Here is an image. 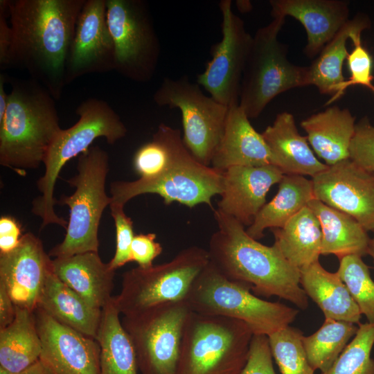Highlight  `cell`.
Listing matches in <instances>:
<instances>
[{"label":"cell","mask_w":374,"mask_h":374,"mask_svg":"<svg viewBox=\"0 0 374 374\" xmlns=\"http://www.w3.org/2000/svg\"><path fill=\"white\" fill-rule=\"evenodd\" d=\"M86 0H8L12 42L7 68L27 71L55 100L66 83L76 22Z\"/></svg>","instance_id":"cell-1"},{"label":"cell","mask_w":374,"mask_h":374,"mask_svg":"<svg viewBox=\"0 0 374 374\" xmlns=\"http://www.w3.org/2000/svg\"><path fill=\"white\" fill-rule=\"evenodd\" d=\"M217 229L209 240V261L224 276L249 286L256 296H276L301 310L308 307L300 285L301 271L274 244L264 245L248 235L233 217L213 208Z\"/></svg>","instance_id":"cell-2"},{"label":"cell","mask_w":374,"mask_h":374,"mask_svg":"<svg viewBox=\"0 0 374 374\" xmlns=\"http://www.w3.org/2000/svg\"><path fill=\"white\" fill-rule=\"evenodd\" d=\"M11 91L0 121V164L24 176L37 169L62 130L55 99L37 81L10 78Z\"/></svg>","instance_id":"cell-3"},{"label":"cell","mask_w":374,"mask_h":374,"mask_svg":"<svg viewBox=\"0 0 374 374\" xmlns=\"http://www.w3.org/2000/svg\"><path fill=\"white\" fill-rule=\"evenodd\" d=\"M75 113L78 121L58 134L44 159V174L37 181L40 195L33 199L31 211L42 219L41 229L51 224L67 228L68 222L54 210V188L62 167L87 150L96 139L104 137L107 143L114 144L127 132L118 114L103 100L89 98L77 107Z\"/></svg>","instance_id":"cell-4"},{"label":"cell","mask_w":374,"mask_h":374,"mask_svg":"<svg viewBox=\"0 0 374 374\" xmlns=\"http://www.w3.org/2000/svg\"><path fill=\"white\" fill-rule=\"evenodd\" d=\"M251 291L247 285L224 276L209 261L186 301L193 312L242 321L253 335L269 336L295 320L298 310L260 299Z\"/></svg>","instance_id":"cell-5"},{"label":"cell","mask_w":374,"mask_h":374,"mask_svg":"<svg viewBox=\"0 0 374 374\" xmlns=\"http://www.w3.org/2000/svg\"><path fill=\"white\" fill-rule=\"evenodd\" d=\"M76 175L66 180L75 188L71 195H62L57 204L69 208V218L64 240L48 254L69 257L86 252L98 253V227L105 208L112 203L105 191L109 172L108 153L92 145L78 156Z\"/></svg>","instance_id":"cell-6"},{"label":"cell","mask_w":374,"mask_h":374,"mask_svg":"<svg viewBox=\"0 0 374 374\" xmlns=\"http://www.w3.org/2000/svg\"><path fill=\"white\" fill-rule=\"evenodd\" d=\"M253 336L242 321L192 312L184 329L177 374H240Z\"/></svg>","instance_id":"cell-7"},{"label":"cell","mask_w":374,"mask_h":374,"mask_svg":"<svg viewBox=\"0 0 374 374\" xmlns=\"http://www.w3.org/2000/svg\"><path fill=\"white\" fill-rule=\"evenodd\" d=\"M285 21V17H274L253 36L239 99V106L249 118H257L280 93L307 86V66L292 63L287 46L278 39Z\"/></svg>","instance_id":"cell-8"},{"label":"cell","mask_w":374,"mask_h":374,"mask_svg":"<svg viewBox=\"0 0 374 374\" xmlns=\"http://www.w3.org/2000/svg\"><path fill=\"white\" fill-rule=\"evenodd\" d=\"M208 262L207 250L191 246L169 262L127 270L123 274L120 294L114 296L115 305L121 314L127 317L157 305L186 301L195 280Z\"/></svg>","instance_id":"cell-9"},{"label":"cell","mask_w":374,"mask_h":374,"mask_svg":"<svg viewBox=\"0 0 374 374\" xmlns=\"http://www.w3.org/2000/svg\"><path fill=\"white\" fill-rule=\"evenodd\" d=\"M192 312L186 301L123 317L141 374H177L185 326Z\"/></svg>","instance_id":"cell-10"},{"label":"cell","mask_w":374,"mask_h":374,"mask_svg":"<svg viewBox=\"0 0 374 374\" xmlns=\"http://www.w3.org/2000/svg\"><path fill=\"white\" fill-rule=\"evenodd\" d=\"M107 20L114 45V70L137 82L150 81L161 53L147 3L107 0Z\"/></svg>","instance_id":"cell-11"},{"label":"cell","mask_w":374,"mask_h":374,"mask_svg":"<svg viewBox=\"0 0 374 374\" xmlns=\"http://www.w3.org/2000/svg\"><path fill=\"white\" fill-rule=\"evenodd\" d=\"M153 99L159 106L180 110L186 147L197 161L211 166L229 107L204 94L186 75L177 79L165 78Z\"/></svg>","instance_id":"cell-12"},{"label":"cell","mask_w":374,"mask_h":374,"mask_svg":"<svg viewBox=\"0 0 374 374\" xmlns=\"http://www.w3.org/2000/svg\"><path fill=\"white\" fill-rule=\"evenodd\" d=\"M223 171L205 166L189 152L158 179L116 181L110 185L112 203L123 206L143 194L159 195L166 205L177 202L193 208L206 204L212 208V197L220 195Z\"/></svg>","instance_id":"cell-13"},{"label":"cell","mask_w":374,"mask_h":374,"mask_svg":"<svg viewBox=\"0 0 374 374\" xmlns=\"http://www.w3.org/2000/svg\"><path fill=\"white\" fill-rule=\"evenodd\" d=\"M230 0H222V39L213 46L211 59L197 75V83L210 96L227 106L239 105L241 81L253 36L232 10Z\"/></svg>","instance_id":"cell-14"},{"label":"cell","mask_w":374,"mask_h":374,"mask_svg":"<svg viewBox=\"0 0 374 374\" xmlns=\"http://www.w3.org/2000/svg\"><path fill=\"white\" fill-rule=\"evenodd\" d=\"M315 199L353 217L374 232V173L346 159L312 177Z\"/></svg>","instance_id":"cell-15"},{"label":"cell","mask_w":374,"mask_h":374,"mask_svg":"<svg viewBox=\"0 0 374 374\" xmlns=\"http://www.w3.org/2000/svg\"><path fill=\"white\" fill-rule=\"evenodd\" d=\"M34 315L42 346L39 360L51 374H100L96 339L58 322L39 308Z\"/></svg>","instance_id":"cell-16"},{"label":"cell","mask_w":374,"mask_h":374,"mask_svg":"<svg viewBox=\"0 0 374 374\" xmlns=\"http://www.w3.org/2000/svg\"><path fill=\"white\" fill-rule=\"evenodd\" d=\"M114 70V45L107 0H86L78 17L66 62V85L89 73Z\"/></svg>","instance_id":"cell-17"},{"label":"cell","mask_w":374,"mask_h":374,"mask_svg":"<svg viewBox=\"0 0 374 374\" xmlns=\"http://www.w3.org/2000/svg\"><path fill=\"white\" fill-rule=\"evenodd\" d=\"M41 240L33 233L23 235L12 251L0 253V283L15 305L34 312L51 271L53 260Z\"/></svg>","instance_id":"cell-18"},{"label":"cell","mask_w":374,"mask_h":374,"mask_svg":"<svg viewBox=\"0 0 374 374\" xmlns=\"http://www.w3.org/2000/svg\"><path fill=\"white\" fill-rule=\"evenodd\" d=\"M283 175L271 164L227 168L223 171L217 209L249 227L266 204L268 191Z\"/></svg>","instance_id":"cell-19"},{"label":"cell","mask_w":374,"mask_h":374,"mask_svg":"<svg viewBox=\"0 0 374 374\" xmlns=\"http://www.w3.org/2000/svg\"><path fill=\"white\" fill-rule=\"evenodd\" d=\"M272 17L287 16L299 21L307 33L304 54L318 55L349 20V3L344 0H271Z\"/></svg>","instance_id":"cell-20"},{"label":"cell","mask_w":374,"mask_h":374,"mask_svg":"<svg viewBox=\"0 0 374 374\" xmlns=\"http://www.w3.org/2000/svg\"><path fill=\"white\" fill-rule=\"evenodd\" d=\"M269 164H271V153L262 134L253 128L239 105L229 107L222 134L211 166L224 171L233 166Z\"/></svg>","instance_id":"cell-21"},{"label":"cell","mask_w":374,"mask_h":374,"mask_svg":"<svg viewBox=\"0 0 374 374\" xmlns=\"http://www.w3.org/2000/svg\"><path fill=\"white\" fill-rule=\"evenodd\" d=\"M261 134L269 149L271 165L283 175L313 177L328 168L314 155L307 136L299 132L292 114L279 113Z\"/></svg>","instance_id":"cell-22"},{"label":"cell","mask_w":374,"mask_h":374,"mask_svg":"<svg viewBox=\"0 0 374 374\" xmlns=\"http://www.w3.org/2000/svg\"><path fill=\"white\" fill-rule=\"evenodd\" d=\"M53 271L92 307L102 310L112 299L115 270L97 252L53 259Z\"/></svg>","instance_id":"cell-23"},{"label":"cell","mask_w":374,"mask_h":374,"mask_svg":"<svg viewBox=\"0 0 374 374\" xmlns=\"http://www.w3.org/2000/svg\"><path fill=\"white\" fill-rule=\"evenodd\" d=\"M370 26L371 21L366 15L358 13L349 19L307 66V86L314 85L321 94L332 96L326 105L342 96L341 89L346 80L343 65L348 55L347 41L361 36Z\"/></svg>","instance_id":"cell-24"},{"label":"cell","mask_w":374,"mask_h":374,"mask_svg":"<svg viewBox=\"0 0 374 374\" xmlns=\"http://www.w3.org/2000/svg\"><path fill=\"white\" fill-rule=\"evenodd\" d=\"M355 125V118L350 110L336 105L312 114L301 123L309 144L328 166L349 158Z\"/></svg>","instance_id":"cell-25"},{"label":"cell","mask_w":374,"mask_h":374,"mask_svg":"<svg viewBox=\"0 0 374 374\" xmlns=\"http://www.w3.org/2000/svg\"><path fill=\"white\" fill-rule=\"evenodd\" d=\"M37 308L58 322L93 339H96L102 310L90 305L62 282L53 270L42 290Z\"/></svg>","instance_id":"cell-26"},{"label":"cell","mask_w":374,"mask_h":374,"mask_svg":"<svg viewBox=\"0 0 374 374\" xmlns=\"http://www.w3.org/2000/svg\"><path fill=\"white\" fill-rule=\"evenodd\" d=\"M300 271L301 287L325 319L360 323L359 309L337 272L328 271L319 261Z\"/></svg>","instance_id":"cell-27"},{"label":"cell","mask_w":374,"mask_h":374,"mask_svg":"<svg viewBox=\"0 0 374 374\" xmlns=\"http://www.w3.org/2000/svg\"><path fill=\"white\" fill-rule=\"evenodd\" d=\"M308 206L319 221L321 255L332 254L339 260L349 255L368 254L371 238L365 229L351 215L314 198Z\"/></svg>","instance_id":"cell-28"},{"label":"cell","mask_w":374,"mask_h":374,"mask_svg":"<svg viewBox=\"0 0 374 374\" xmlns=\"http://www.w3.org/2000/svg\"><path fill=\"white\" fill-rule=\"evenodd\" d=\"M314 198L312 180L301 175H284L276 195L260 209L247 233L255 240L262 238L266 229L282 228Z\"/></svg>","instance_id":"cell-29"},{"label":"cell","mask_w":374,"mask_h":374,"mask_svg":"<svg viewBox=\"0 0 374 374\" xmlns=\"http://www.w3.org/2000/svg\"><path fill=\"white\" fill-rule=\"evenodd\" d=\"M274 244L286 260L299 270L319 261L322 232L319 220L306 206L282 228L271 229Z\"/></svg>","instance_id":"cell-30"},{"label":"cell","mask_w":374,"mask_h":374,"mask_svg":"<svg viewBox=\"0 0 374 374\" xmlns=\"http://www.w3.org/2000/svg\"><path fill=\"white\" fill-rule=\"evenodd\" d=\"M120 314L113 296L102 309L96 339L100 348V374H139L136 353Z\"/></svg>","instance_id":"cell-31"},{"label":"cell","mask_w":374,"mask_h":374,"mask_svg":"<svg viewBox=\"0 0 374 374\" xmlns=\"http://www.w3.org/2000/svg\"><path fill=\"white\" fill-rule=\"evenodd\" d=\"M41 350L34 312L16 305L15 319L0 330V367L17 374L37 361Z\"/></svg>","instance_id":"cell-32"},{"label":"cell","mask_w":374,"mask_h":374,"mask_svg":"<svg viewBox=\"0 0 374 374\" xmlns=\"http://www.w3.org/2000/svg\"><path fill=\"white\" fill-rule=\"evenodd\" d=\"M189 150L181 132L166 124H160L151 141L142 145L133 157V167L139 179H158L180 161Z\"/></svg>","instance_id":"cell-33"},{"label":"cell","mask_w":374,"mask_h":374,"mask_svg":"<svg viewBox=\"0 0 374 374\" xmlns=\"http://www.w3.org/2000/svg\"><path fill=\"white\" fill-rule=\"evenodd\" d=\"M359 325L325 319L323 325L310 336H303V346L310 365L321 373L327 371L354 337Z\"/></svg>","instance_id":"cell-34"},{"label":"cell","mask_w":374,"mask_h":374,"mask_svg":"<svg viewBox=\"0 0 374 374\" xmlns=\"http://www.w3.org/2000/svg\"><path fill=\"white\" fill-rule=\"evenodd\" d=\"M303 332L288 326L268 336L270 350L281 374H314L302 342Z\"/></svg>","instance_id":"cell-35"},{"label":"cell","mask_w":374,"mask_h":374,"mask_svg":"<svg viewBox=\"0 0 374 374\" xmlns=\"http://www.w3.org/2000/svg\"><path fill=\"white\" fill-rule=\"evenodd\" d=\"M346 285L362 314L368 322L374 323V281L368 267L357 255H349L339 259L337 271Z\"/></svg>","instance_id":"cell-36"},{"label":"cell","mask_w":374,"mask_h":374,"mask_svg":"<svg viewBox=\"0 0 374 374\" xmlns=\"http://www.w3.org/2000/svg\"><path fill=\"white\" fill-rule=\"evenodd\" d=\"M374 345V323L359 324L357 332L332 366L321 374H374L371 354Z\"/></svg>","instance_id":"cell-37"},{"label":"cell","mask_w":374,"mask_h":374,"mask_svg":"<svg viewBox=\"0 0 374 374\" xmlns=\"http://www.w3.org/2000/svg\"><path fill=\"white\" fill-rule=\"evenodd\" d=\"M353 48L346 57L350 78L345 80L341 93L344 95L347 88L361 85L368 88L374 93L373 66V61L368 51L362 44L361 36L352 40Z\"/></svg>","instance_id":"cell-38"},{"label":"cell","mask_w":374,"mask_h":374,"mask_svg":"<svg viewBox=\"0 0 374 374\" xmlns=\"http://www.w3.org/2000/svg\"><path fill=\"white\" fill-rule=\"evenodd\" d=\"M109 207L116 227V248L113 258L108 263L116 271L131 262V245L134 235L132 220L125 213L124 206L111 203Z\"/></svg>","instance_id":"cell-39"},{"label":"cell","mask_w":374,"mask_h":374,"mask_svg":"<svg viewBox=\"0 0 374 374\" xmlns=\"http://www.w3.org/2000/svg\"><path fill=\"white\" fill-rule=\"evenodd\" d=\"M349 159L374 173V126L367 116L363 117L355 125L349 148Z\"/></svg>","instance_id":"cell-40"},{"label":"cell","mask_w":374,"mask_h":374,"mask_svg":"<svg viewBox=\"0 0 374 374\" xmlns=\"http://www.w3.org/2000/svg\"><path fill=\"white\" fill-rule=\"evenodd\" d=\"M268 336L253 335L247 362L240 374H276Z\"/></svg>","instance_id":"cell-41"},{"label":"cell","mask_w":374,"mask_h":374,"mask_svg":"<svg viewBox=\"0 0 374 374\" xmlns=\"http://www.w3.org/2000/svg\"><path fill=\"white\" fill-rule=\"evenodd\" d=\"M155 240L154 233L135 235L131 245V262H136L142 268L154 265L153 261L163 250L161 244Z\"/></svg>","instance_id":"cell-42"},{"label":"cell","mask_w":374,"mask_h":374,"mask_svg":"<svg viewBox=\"0 0 374 374\" xmlns=\"http://www.w3.org/2000/svg\"><path fill=\"white\" fill-rule=\"evenodd\" d=\"M21 227L15 219L10 216L0 218V253H8L19 244Z\"/></svg>","instance_id":"cell-43"},{"label":"cell","mask_w":374,"mask_h":374,"mask_svg":"<svg viewBox=\"0 0 374 374\" xmlns=\"http://www.w3.org/2000/svg\"><path fill=\"white\" fill-rule=\"evenodd\" d=\"M8 0H0V67L7 68L8 57L12 42V30L8 24Z\"/></svg>","instance_id":"cell-44"},{"label":"cell","mask_w":374,"mask_h":374,"mask_svg":"<svg viewBox=\"0 0 374 374\" xmlns=\"http://www.w3.org/2000/svg\"><path fill=\"white\" fill-rule=\"evenodd\" d=\"M15 314L16 305L4 285L0 283V330L10 324Z\"/></svg>","instance_id":"cell-45"},{"label":"cell","mask_w":374,"mask_h":374,"mask_svg":"<svg viewBox=\"0 0 374 374\" xmlns=\"http://www.w3.org/2000/svg\"><path fill=\"white\" fill-rule=\"evenodd\" d=\"M8 79L5 74H0V121L3 120L8 106V94L5 90V82Z\"/></svg>","instance_id":"cell-46"},{"label":"cell","mask_w":374,"mask_h":374,"mask_svg":"<svg viewBox=\"0 0 374 374\" xmlns=\"http://www.w3.org/2000/svg\"><path fill=\"white\" fill-rule=\"evenodd\" d=\"M17 374H51L38 359L30 366Z\"/></svg>","instance_id":"cell-47"},{"label":"cell","mask_w":374,"mask_h":374,"mask_svg":"<svg viewBox=\"0 0 374 374\" xmlns=\"http://www.w3.org/2000/svg\"><path fill=\"white\" fill-rule=\"evenodd\" d=\"M236 2L238 8L241 12H247L251 8V3L248 1H237Z\"/></svg>","instance_id":"cell-48"},{"label":"cell","mask_w":374,"mask_h":374,"mask_svg":"<svg viewBox=\"0 0 374 374\" xmlns=\"http://www.w3.org/2000/svg\"><path fill=\"white\" fill-rule=\"evenodd\" d=\"M368 254L372 257L374 262V235L372 238H371L369 248H368Z\"/></svg>","instance_id":"cell-49"},{"label":"cell","mask_w":374,"mask_h":374,"mask_svg":"<svg viewBox=\"0 0 374 374\" xmlns=\"http://www.w3.org/2000/svg\"><path fill=\"white\" fill-rule=\"evenodd\" d=\"M0 374H11L3 368L0 367Z\"/></svg>","instance_id":"cell-50"}]
</instances>
